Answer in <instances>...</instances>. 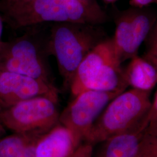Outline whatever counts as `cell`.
<instances>
[{"label": "cell", "instance_id": "30bf717a", "mask_svg": "<svg viewBox=\"0 0 157 157\" xmlns=\"http://www.w3.org/2000/svg\"><path fill=\"white\" fill-rule=\"evenodd\" d=\"M150 119V110L147 117L134 128L101 143L95 157H134Z\"/></svg>", "mask_w": 157, "mask_h": 157}, {"label": "cell", "instance_id": "7c38bea8", "mask_svg": "<svg viewBox=\"0 0 157 157\" xmlns=\"http://www.w3.org/2000/svg\"><path fill=\"white\" fill-rule=\"evenodd\" d=\"M124 72L129 86L133 89L151 91L157 83V67L142 57L131 59Z\"/></svg>", "mask_w": 157, "mask_h": 157}, {"label": "cell", "instance_id": "44dd1931", "mask_svg": "<svg viewBox=\"0 0 157 157\" xmlns=\"http://www.w3.org/2000/svg\"><path fill=\"white\" fill-rule=\"evenodd\" d=\"M2 32H3V19L1 16L0 15V47L4 42L2 41Z\"/></svg>", "mask_w": 157, "mask_h": 157}, {"label": "cell", "instance_id": "52a82bcc", "mask_svg": "<svg viewBox=\"0 0 157 157\" xmlns=\"http://www.w3.org/2000/svg\"><path fill=\"white\" fill-rule=\"evenodd\" d=\"M111 13L115 24V35L112 37L114 50L122 63L137 56L141 44L157 24V11L148 6H131L123 11L113 6Z\"/></svg>", "mask_w": 157, "mask_h": 157}, {"label": "cell", "instance_id": "ffe728a7", "mask_svg": "<svg viewBox=\"0 0 157 157\" xmlns=\"http://www.w3.org/2000/svg\"><path fill=\"white\" fill-rule=\"evenodd\" d=\"M80 1L86 5L89 6L90 7L97 8V9L101 8L100 6H99V4H98L97 0H80Z\"/></svg>", "mask_w": 157, "mask_h": 157}, {"label": "cell", "instance_id": "7a4b0ae2", "mask_svg": "<svg viewBox=\"0 0 157 157\" xmlns=\"http://www.w3.org/2000/svg\"><path fill=\"white\" fill-rule=\"evenodd\" d=\"M40 25L29 26L22 36L0 47V70L19 73L56 86L48 61L49 30L45 34Z\"/></svg>", "mask_w": 157, "mask_h": 157}, {"label": "cell", "instance_id": "7402d4cb", "mask_svg": "<svg viewBox=\"0 0 157 157\" xmlns=\"http://www.w3.org/2000/svg\"><path fill=\"white\" fill-rule=\"evenodd\" d=\"M6 134V129L0 124V138Z\"/></svg>", "mask_w": 157, "mask_h": 157}, {"label": "cell", "instance_id": "cb8c5ba5", "mask_svg": "<svg viewBox=\"0 0 157 157\" xmlns=\"http://www.w3.org/2000/svg\"><path fill=\"white\" fill-rule=\"evenodd\" d=\"M2 109H3V108H2V107L1 104H0V113H1V111H2Z\"/></svg>", "mask_w": 157, "mask_h": 157}, {"label": "cell", "instance_id": "8fae6325", "mask_svg": "<svg viewBox=\"0 0 157 157\" xmlns=\"http://www.w3.org/2000/svg\"><path fill=\"white\" fill-rule=\"evenodd\" d=\"M77 147L71 131L59 123L37 140L36 157H69Z\"/></svg>", "mask_w": 157, "mask_h": 157}, {"label": "cell", "instance_id": "6da1fadb", "mask_svg": "<svg viewBox=\"0 0 157 157\" xmlns=\"http://www.w3.org/2000/svg\"><path fill=\"white\" fill-rule=\"evenodd\" d=\"M108 38L101 25L52 23L48 50L56 58L63 87L69 89L78 66L97 45Z\"/></svg>", "mask_w": 157, "mask_h": 157}, {"label": "cell", "instance_id": "603a6c76", "mask_svg": "<svg viewBox=\"0 0 157 157\" xmlns=\"http://www.w3.org/2000/svg\"><path fill=\"white\" fill-rule=\"evenodd\" d=\"M105 3L107 4H113L117 0H103Z\"/></svg>", "mask_w": 157, "mask_h": 157}, {"label": "cell", "instance_id": "e0dca14e", "mask_svg": "<svg viewBox=\"0 0 157 157\" xmlns=\"http://www.w3.org/2000/svg\"><path fill=\"white\" fill-rule=\"evenodd\" d=\"M94 145L84 141L76 148L69 157H93Z\"/></svg>", "mask_w": 157, "mask_h": 157}, {"label": "cell", "instance_id": "4fadbf2b", "mask_svg": "<svg viewBox=\"0 0 157 157\" xmlns=\"http://www.w3.org/2000/svg\"><path fill=\"white\" fill-rule=\"evenodd\" d=\"M40 137L13 133L0 138V157H11Z\"/></svg>", "mask_w": 157, "mask_h": 157}, {"label": "cell", "instance_id": "ac0fdd59", "mask_svg": "<svg viewBox=\"0 0 157 157\" xmlns=\"http://www.w3.org/2000/svg\"><path fill=\"white\" fill-rule=\"evenodd\" d=\"M37 140L23 148L22 150L11 157H36V146Z\"/></svg>", "mask_w": 157, "mask_h": 157}, {"label": "cell", "instance_id": "2e32d148", "mask_svg": "<svg viewBox=\"0 0 157 157\" xmlns=\"http://www.w3.org/2000/svg\"><path fill=\"white\" fill-rule=\"evenodd\" d=\"M34 0H5L2 7L6 16H9Z\"/></svg>", "mask_w": 157, "mask_h": 157}, {"label": "cell", "instance_id": "9c48e42d", "mask_svg": "<svg viewBox=\"0 0 157 157\" xmlns=\"http://www.w3.org/2000/svg\"><path fill=\"white\" fill-rule=\"evenodd\" d=\"M56 86L28 76L0 70V104L3 109L34 97L50 96L58 99Z\"/></svg>", "mask_w": 157, "mask_h": 157}, {"label": "cell", "instance_id": "5bb4252c", "mask_svg": "<svg viewBox=\"0 0 157 157\" xmlns=\"http://www.w3.org/2000/svg\"><path fill=\"white\" fill-rule=\"evenodd\" d=\"M134 157H157V128L148 124Z\"/></svg>", "mask_w": 157, "mask_h": 157}, {"label": "cell", "instance_id": "d6986e66", "mask_svg": "<svg viewBox=\"0 0 157 157\" xmlns=\"http://www.w3.org/2000/svg\"><path fill=\"white\" fill-rule=\"evenodd\" d=\"M157 0H130V4L132 6L144 7L149 6L152 4H156Z\"/></svg>", "mask_w": 157, "mask_h": 157}, {"label": "cell", "instance_id": "ba28073f", "mask_svg": "<svg viewBox=\"0 0 157 157\" xmlns=\"http://www.w3.org/2000/svg\"><path fill=\"white\" fill-rule=\"evenodd\" d=\"M120 94L84 91L75 96L73 101L59 113V123L71 131L77 147L84 141L95 120L109 102Z\"/></svg>", "mask_w": 157, "mask_h": 157}, {"label": "cell", "instance_id": "9a60e30c", "mask_svg": "<svg viewBox=\"0 0 157 157\" xmlns=\"http://www.w3.org/2000/svg\"><path fill=\"white\" fill-rule=\"evenodd\" d=\"M157 26L152 28L146 38L147 50L142 58L157 67Z\"/></svg>", "mask_w": 157, "mask_h": 157}, {"label": "cell", "instance_id": "3957f363", "mask_svg": "<svg viewBox=\"0 0 157 157\" xmlns=\"http://www.w3.org/2000/svg\"><path fill=\"white\" fill-rule=\"evenodd\" d=\"M150 94L151 91L132 88L115 97L95 120L84 141L101 143L140 124L151 107Z\"/></svg>", "mask_w": 157, "mask_h": 157}, {"label": "cell", "instance_id": "8992f818", "mask_svg": "<svg viewBox=\"0 0 157 157\" xmlns=\"http://www.w3.org/2000/svg\"><path fill=\"white\" fill-rule=\"evenodd\" d=\"M58 99L39 96L4 108L0 124L15 133L41 137L59 124Z\"/></svg>", "mask_w": 157, "mask_h": 157}, {"label": "cell", "instance_id": "277c9868", "mask_svg": "<svg viewBox=\"0 0 157 157\" xmlns=\"http://www.w3.org/2000/svg\"><path fill=\"white\" fill-rule=\"evenodd\" d=\"M129 86L114 50L112 38L97 45L78 66L69 89L73 96L86 90L122 93Z\"/></svg>", "mask_w": 157, "mask_h": 157}, {"label": "cell", "instance_id": "5b68a950", "mask_svg": "<svg viewBox=\"0 0 157 157\" xmlns=\"http://www.w3.org/2000/svg\"><path fill=\"white\" fill-rule=\"evenodd\" d=\"M6 17L15 29L46 22L102 25L109 18L102 8L90 7L80 0H34Z\"/></svg>", "mask_w": 157, "mask_h": 157}]
</instances>
